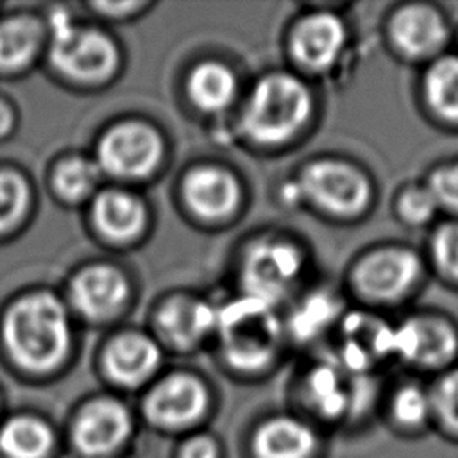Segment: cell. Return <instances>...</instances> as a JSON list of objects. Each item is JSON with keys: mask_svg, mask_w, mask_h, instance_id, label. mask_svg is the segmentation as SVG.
I'll list each match as a JSON object with an SVG mask.
<instances>
[{"mask_svg": "<svg viewBox=\"0 0 458 458\" xmlns=\"http://www.w3.org/2000/svg\"><path fill=\"white\" fill-rule=\"evenodd\" d=\"M161 156V140L147 125L122 123L111 129L98 145L100 166L116 177L148 174Z\"/></svg>", "mask_w": 458, "mask_h": 458, "instance_id": "obj_7", "label": "cell"}, {"mask_svg": "<svg viewBox=\"0 0 458 458\" xmlns=\"http://www.w3.org/2000/svg\"><path fill=\"white\" fill-rule=\"evenodd\" d=\"M184 197L200 216L218 218L234 209L238 184L225 170L197 168L184 181Z\"/></svg>", "mask_w": 458, "mask_h": 458, "instance_id": "obj_15", "label": "cell"}, {"mask_svg": "<svg viewBox=\"0 0 458 458\" xmlns=\"http://www.w3.org/2000/svg\"><path fill=\"white\" fill-rule=\"evenodd\" d=\"M437 199L433 197V193L422 188H415V190H408L399 202V209L401 215L413 224H420L426 222L433 216L435 208H437Z\"/></svg>", "mask_w": 458, "mask_h": 458, "instance_id": "obj_29", "label": "cell"}, {"mask_svg": "<svg viewBox=\"0 0 458 458\" xmlns=\"http://www.w3.org/2000/svg\"><path fill=\"white\" fill-rule=\"evenodd\" d=\"M97 7L102 9V11H106V13H109V11H113V9H118V11L125 13V11H129V9H136L138 4H134V2H122V4L106 2V4H97Z\"/></svg>", "mask_w": 458, "mask_h": 458, "instance_id": "obj_34", "label": "cell"}, {"mask_svg": "<svg viewBox=\"0 0 458 458\" xmlns=\"http://www.w3.org/2000/svg\"><path fill=\"white\" fill-rule=\"evenodd\" d=\"M429 191L438 204L458 209V166L438 170L431 177Z\"/></svg>", "mask_w": 458, "mask_h": 458, "instance_id": "obj_31", "label": "cell"}, {"mask_svg": "<svg viewBox=\"0 0 458 458\" xmlns=\"http://www.w3.org/2000/svg\"><path fill=\"white\" fill-rule=\"evenodd\" d=\"M54 444L50 428L32 415H16L0 426V453L5 458H45Z\"/></svg>", "mask_w": 458, "mask_h": 458, "instance_id": "obj_20", "label": "cell"}, {"mask_svg": "<svg viewBox=\"0 0 458 458\" xmlns=\"http://www.w3.org/2000/svg\"><path fill=\"white\" fill-rule=\"evenodd\" d=\"M11 127H13V111L4 100H0V136L7 134Z\"/></svg>", "mask_w": 458, "mask_h": 458, "instance_id": "obj_33", "label": "cell"}, {"mask_svg": "<svg viewBox=\"0 0 458 458\" xmlns=\"http://www.w3.org/2000/svg\"><path fill=\"white\" fill-rule=\"evenodd\" d=\"M27 200L29 190L23 177L13 170H0V233L21 218Z\"/></svg>", "mask_w": 458, "mask_h": 458, "instance_id": "obj_25", "label": "cell"}, {"mask_svg": "<svg viewBox=\"0 0 458 458\" xmlns=\"http://www.w3.org/2000/svg\"><path fill=\"white\" fill-rule=\"evenodd\" d=\"M208 406L204 385L190 374H172L148 394L147 415L165 428H181L197 420Z\"/></svg>", "mask_w": 458, "mask_h": 458, "instance_id": "obj_9", "label": "cell"}, {"mask_svg": "<svg viewBox=\"0 0 458 458\" xmlns=\"http://www.w3.org/2000/svg\"><path fill=\"white\" fill-rule=\"evenodd\" d=\"M310 388L318 408L327 415H336L345 406V394L340 388L338 376L331 369H318L310 379Z\"/></svg>", "mask_w": 458, "mask_h": 458, "instance_id": "obj_26", "label": "cell"}, {"mask_svg": "<svg viewBox=\"0 0 458 458\" xmlns=\"http://www.w3.org/2000/svg\"><path fill=\"white\" fill-rule=\"evenodd\" d=\"M131 429V415L123 404L116 399H97L77 417L73 444L88 456H104L118 449Z\"/></svg>", "mask_w": 458, "mask_h": 458, "instance_id": "obj_8", "label": "cell"}, {"mask_svg": "<svg viewBox=\"0 0 458 458\" xmlns=\"http://www.w3.org/2000/svg\"><path fill=\"white\" fill-rule=\"evenodd\" d=\"M435 404L442 419L458 429V370L447 374L435 390Z\"/></svg>", "mask_w": 458, "mask_h": 458, "instance_id": "obj_30", "label": "cell"}, {"mask_svg": "<svg viewBox=\"0 0 458 458\" xmlns=\"http://www.w3.org/2000/svg\"><path fill=\"white\" fill-rule=\"evenodd\" d=\"M345 30L338 18L331 14H313L304 18L292 38V50L299 63L311 70H324L342 52Z\"/></svg>", "mask_w": 458, "mask_h": 458, "instance_id": "obj_12", "label": "cell"}, {"mask_svg": "<svg viewBox=\"0 0 458 458\" xmlns=\"http://www.w3.org/2000/svg\"><path fill=\"white\" fill-rule=\"evenodd\" d=\"M159 365L157 345L136 333L114 338L106 351V369L122 385L143 383Z\"/></svg>", "mask_w": 458, "mask_h": 458, "instance_id": "obj_14", "label": "cell"}, {"mask_svg": "<svg viewBox=\"0 0 458 458\" xmlns=\"http://www.w3.org/2000/svg\"><path fill=\"white\" fill-rule=\"evenodd\" d=\"M93 218L106 236L127 240L143 227L145 209L134 195L122 190H107L95 199Z\"/></svg>", "mask_w": 458, "mask_h": 458, "instance_id": "obj_19", "label": "cell"}, {"mask_svg": "<svg viewBox=\"0 0 458 458\" xmlns=\"http://www.w3.org/2000/svg\"><path fill=\"white\" fill-rule=\"evenodd\" d=\"M125 295L123 276L107 265L89 267L72 283V301L88 318L111 317L123 304Z\"/></svg>", "mask_w": 458, "mask_h": 458, "instance_id": "obj_11", "label": "cell"}, {"mask_svg": "<svg viewBox=\"0 0 458 458\" xmlns=\"http://www.w3.org/2000/svg\"><path fill=\"white\" fill-rule=\"evenodd\" d=\"M426 95L437 113L458 120V57L440 59L429 68Z\"/></svg>", "mask_w": 458, "mask_h": 458, "instance_id": "obj_23", "label": "cell"}, {"mask_svg": "<svg viewBox=\"0 0 458 458\" xmlns=\"http://www.w3.org/2000/svg\"><path fill=\"white\" fill-rule=\"evenodd\" d=\"M428 397L417 386H406L394 399V413L404 424H419L428 413Z\"/></svg>", "mask_w": 458, "mask_h": 458, "instance_id": "obj_27", "label": "cell"}, {"mask_svg": "<svg viewBox=\"0 0 458 458\" xmlns=\"http://www.w3.org/2000/svg\"><path fill=\"white\" fill-rule=\"evenodd\" d=\"M11 358L30 372L54 369L68 349L70 331L63 304L50 293H32L14 302L4 320Z\"/></svg>", "mask_w": 458, "mask_h": 458, "instance_id": "obj_1", "label": "cell"}, {"mask_svg": "<svg viewBox=\"0 0 458 458\" xmlns=\"http://www.w3.org/2000/svg\"><path fill=\"white\" fill-rule=\"evenodd\" d=\"M301 256L295 247L283 242L254 245L243 263V283L249 297L265 304L283 297L301 272Z\"/></svg>", "mask_w": 458, "mask_h": 458, "instance_id": "obj_6", "label": "cell"}, {"mask_svg": "<svg viewBox=\"0 0 458 458\" xmlns=\"http://www.w3.org/2000/svg\"><path fill=\"white\" fill-rule=\"evenodd\" d=\"M313 449L311 428L292 417L270 419L254 435L258 458H308Z\"/></svg>", "mask_w": 458, "mask_h": 458, "instance_id": "obj_18", "label": "cell"}, {"mask_svg": "<svg viewBox=\"0 0 458 458\" xmlns=\"http://www.w3.org/2000/svg\"><path fill=\"white\" fill-rule=\"evenodd\" d=\"M98 181V168L84 157H70L63 161L55 174L54 184L57 193L66 200H82L88 197Z\"/></svg>", "mask_w": 458, "mask_h": 458, "instance_id": "obj_24", "label": "cell"}, {"mask_svg": "<svg viewBox=\"0 0 458 458\" xmlns=\"http://www.w3.org/2000/svg\"><path fill=\"white\" fill-rule=\"evenodd\" d=\"M39 23L29 16H14L0 23V72L25 68L38 52Z\"/></svg>", "mask_w": 458, "mask_h": 458, "instance_id": "obj_21", "label": "cell"}, {"mask_svg": "<svg viewBox=\"0 0 458 458\" xmlns=\"http://www.w3.org/2000/svg\"><path fill=\"white\" fill-rule=\"evenodd\" d=\"M420 270L415 254L403 249H386L365 258L356 272L358 288L372 299H395L417 279Z\"/></svg>", "mask_w": 458, "mask_h": 458, "instance_id": "obj_10", "label": "cell"}, {"mask_svg": "<svg viewBox=\"0 0 458 458\" xmlns=\"http://www.w3.org/2000/svg\"><path fill=\"white\" fill-rule=\"evenodd\" d=\"M234 91V75L218 63H204L197 66L190 77V95L204 111H220L227 107Z\"/></svg>", "mask_w": 458, "mask_h": 458, "instance_id": "obj_22", "label": "cell"}, {"mask_svg": "<svg viewBox=\"0 0 458 458\" xmlns=\"http://www.w3.org/2000/svg\"><path fill=\"white\" fill-rule=\"evenodd\" d=\"M302 191L322 209L351 216L369 202V182L352 166L338 161H317L301 175Z\"/></svg>", "mask_w": 458, "mask_h": 458, "instance_id": "obj_5", "label": "cell"}, {"mask_svg": "<svg viewBox=\"0 0 458 458\" xmlns=\"http://www.w3.org/2000/svg\"><path fill=\"white\" fill-rule=\"evenodd\" d=\"M218 454L220 449L213 438L193 437L181 447L179 458H218Z\"/></svg>", "mask_w": 458, "mask_h": 458, "instance_id": "obj_32", "label": "cell"}, {"mask_svg": "<svg viewBox=\"0 0 458 458\" xmlns=\"http://www.w3.org/2000/svg\"><path fill=\"white\" fill-rule=\"evenodd\" d=\"M310 93L286 73H274L258 82L243 114L247 134L259 143L288 140L308 118Z\"/></svg>", "mask_w": 458, "mask_h": 458, "instance_id": "obj_2", "label": "cell"}, {"mask_svg": "<svg viewBox=\"0 0 458 458\" xmlns=\"http://www.w3.org/2000/svg\"><path fill=\"white\" fill-rule=\"evenodd\" d=\"M433 252L438 265L458 277V224H447L435 234Z\"/></svg>", "mask_w": 458, "mask_h": 458, "instance_id": "obj_28", "label": "cell"}, {"mask_svg": "<svg viewBox=\"0 0 458 458\" xmlns=\"http://www.w3.org/2000/svg\"><path fill=\"white\" fill-rule=\"evenodd\" d=\"M157 324L172 345L191 347L216 326V313L199 301L179 297L161 308Z\"/></svg>", "mask_w": 458, "mask_h": 458, "instance_id": "obj_16", "label": "cell"}, {"mask_svg": "<svg viewBox=\"0 0 458 458\" xmlns=\"http://www.w3.org/2000/svg\"><path fill=\"white\" fill-rule=\"evenodd\" d=\"M216 324L224 352L236 369L258 370L277 351L279 322L270 304L252 297L236 301L216 315Z\"/></svg>", "mask_w": 458, "mask_h": 458, "instance_id": "obj_3", "label": "cell"}, {"mask_svg": "<svg viewBox=\"0 0 458 458\" xmlns=\"http://www.w3.org/2000/svg\"><path fill=\"white\" fill-rule=\"evenodd\" d=\"M392 38L403 52L410 55H424L442 45L445 39V27L433 9L410 5L395 14L392 21Z\"/></svg>", "mask_w": 458, "mask_h": 458, "instance_id": "obj_17", "label": "cell"}, {"mask_svg": "<svg viewBox=\"0 0 458 458\" xmlns=\"http://www.w3.org/2000/svg\"><path fill=\"white\" fill-rule=\"evenodd\" d=\"M52 61L72 77L98 79L107 75L116 64V50L102 32L77 29L59 16L54 21Z\"/></svg>", "mask_w": 458, "mask_h": 458, "instance_id": "obj_4", "label": "cell"}, {"mask_svg": "<svg viewBox=\"0 0 458 458\" xmlns=\"http://www.w3.org/2000/svg\"><path fill=\"white\" fill-rule=\"evenodd\" d=\"M456 347L453 329L435 318H417L392 333V349L406 360L437 365L445 361Z\"/></svg>", "mask_w": 458, "mask_h": 458, "instance_id": "obj_13", "label": "cell"}]
</instances>
